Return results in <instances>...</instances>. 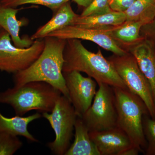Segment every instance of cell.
Listing matches in <instances>:
<instances>
[{
  "mask_svg": "<svg viewBox=\"0 0 155 155\" xmlns=\"http://www.w3.org/2000/svg\"><path fill=\"white\" fill-rule=\"evenodd\" d=\"M44 40V48L38 58L26 69L14 73V86H22L31 81H43L59 90L69 99L63 72L67 40L50 36Z\"/></svg>",
  "mask_w": 155,
  "mask_h": 155,
  "instance_id": "cell-1",
  "label": "cell"
},
{
  "mask_svg": "<svg viewBox=\"0 0 155 155\" xmlns=\"http://www.w3.org/2000/svg\"><path fill=\"white\" fill-rule=\"evenodd\" d=\"M64 56L63 72H84L98 84H106L113 87L127 89L112 62L104 58L101 50L92 52L85 48L80 40L70 39L67 40Z\"/></svg>",
  "mask_w": 155,
  "mask_h": 155,
  "instance_id": "cell-2",
  "label": "cell"
},
{
  "mask_svg": "<svg viewBox=\"0 0 155 155\" xmlns=\"http://www.w3.org/2000/svg\"><path fill=\"white\" fill-rule=\"evenodd\" d=\"M61 92L43 81H31L22 86L0 92V104L11 106L18 116L36 110L40 113H51Z\"/></svg>",
  "mask_w": 155,
  "mask_h": 155,
  "instance_id": "cell-3",
  "label": "cell"
},
{
  "mask_svg": "<svg viewBox=\"0 0 155 155\" xmlns=\"http://www.w3.org/2000/svg\"><path fill=\"white\" fill-rule=\"evenodd\" d=\"M117 118L116 127L124 131L134 146L144 153L147 141L144 134L143 119L149 114L145 104L138 96L127 89L113 87Z\"/></svg>",
  "mask_w": 155,
  "mask_h": 155,
  "instance_id": "cell-4",
  "label": "cell"
},
{
  "mask_svg": "<svg viewBox=\"0 0 155 155\" xmlns=\"http://www.w3.org/2000/svg\"><path fill=\"white\" fill-rule=\"evenodd\" d=\"M53 128L55 138L48 143L52 152L57 155H65L70 146L78 114L69 98L61 95L56 101L52 111L42 113Z\"/></svg>",
  "mask_w": 155,
  "mask_h": 155,
  "instance_id": "cell-5",
  "label": "cell"
},
{
  "mask_svg": "<svg viewBox=\"0 0 155 155\" xmlns=\"http://www.w3.org/2000/svg\"><path fill=\"white\" fill-rule=\"evenodd\" d=\"M108 59L128 90L143 101L151 118L155 119V103L150 86L133 55L130 53L123 56L114 54Z\"/></svg>",
  "mask_w": 155,
  "mask_h": 155,
  "instance_id": "cell-6",
  "label": "cell"
},
{
  "mask_svg": "<svg viewBox=\"0 0 155 155\" xmlns=\"http://www.w3.org/2000/svg\"><path fill=\"white\" fill-rule=\"evenodd\" d=\"M98 85L91 105L79 117L89 132L116 127L117 114L113 87L106 84Z\"/></svg>",
  "mask_w": 155,
  "mask_h": 155,
  "instance_id": "cell-7",
  "label": "cell"
},
{
  "mask_svg": "<svg viewBox=\"0 0 155 155\" xmlns=\"http://www.w3.org/2000/svg\"><path fill=\"white\" fill-rule=\"evenodd\" d=\"M11 40L6 31H0V71L14 74L26 69L36 61L43 51L45 42L39 39L29 47L19 48L12 45Z\"/></svg>",
  "mask_w": 155,
  "mask_h": 155,
  "instance_id": "cell-8",
  "label": "cell"
},
{
  "mask_svg": "<svg viewBox=\"0 0 155 155\" xmlns=\"http://www.w3.org/2000/svg\"><path fill=\"white\" fill-rule=\"evenodd\" d=\"M112 27L84 28L77 25H70L60 30L53 31L47 36L54 37L65 40L77 39L89 41L96 44L104 49L114 53L116 55L126 54L127 52L121 48L112 37L111 33Z\"/></svg>",
  "mask_w": 155,
  "mask_h": 155,
  "instance_id": "cell-9",
  "label": "cell"
},
{
  "mask_svg": "<svg viewBox=\"0 0 155 155\" xmlns=\"http://www.w3.org/2000/svg\"><path fill=\"white\" fill-rule=\"evenodd\" d=\"M69 99L78 117L85 113L91 105L97 91L96 81L84 77L80 72H63Z\"/></svg>",
  "mask_w": 155,
  "mask_h": 155,
  "instance_id": "cell-10",
  "label": "cell"
},
{
  "mask_svg": "<svg viewBox=\"0 0 155 155\" xmlns=\"http://www.w3.org/2000/svg\"><path fill=\"white\" fill-rule=\"evenodd\" d=\"M89 135L101 155H121L125 150L134 147L126 134L117 127L89 132Z\"/></svg>",
  "mask_w": 155,
  "mask_h": 155,
  "instance_id": "cell-11",
  "label": "cell"
},
{
  "mask_svg": "<svg viewBox=\"0 0 155 155\" xmlns=\"http://www.w3.org/2000/svg\"><path fill=\"white\" fill-rule=\"evenodd\" d=\"M130 53L149 83L155 103V51L152 43L144 39L133 46Z\"/></svg>",
  "mask_w": 155,
  "mask_h": 155,
  "instance_id": "cell-12",
  "label": "cell"
},
{
  "mask_svg": "<svg viewBox=\"0 0 155 155\" xmlns=\"http://www.w3.org/2000/svg\"><path fill=\"white\" fill-rule=\"evenodd\" d=\"M19 9L4 6L0 3V27L6 31L11 36L15 46L19 48L29 47L34 40L28 38H22L19 36L20 28L25 21L17 19Z\"/></svg>",
  "mask_w": 155,
  "mask_h": 155,
  "instance_id": "cell-13",
  "label": "cell"
},
{
  "mask_svg": "<svg viewBox=\"0 0 155 155\" xmlns=\"http://www.w3.org/2000/svg\"><path fill=\"white\" fill-rule=\"evenodd\" d=\"M78 16L72 10L69 2L65 3L56 11L52 18L39 28L30 38L33 40L44 38L53 31L72 25Z\"/></svg>",
  "mask_w": 155,
  "mask_h": 155,
  "instance_id": "cell-14",
  "label": "cell"
},
{
  "mask_svg": "<svg viewBox=\"0 0 155 155\" xmlns=\"http://www.w3.org/2000/svg\"><path fill=\"white\" fill-rule=\"evenodd\" d=\"M42 116L40 113H37L28 116H18L8 118L0 112V132H5L11 135L25 137L29 141L37 142L35 138L28 130V125L34 120L39 119Z\"/></svg>",
  "mask_w": 155,
  "mask_h": 155,
  "instance_id": "cell-15",
  "label": "cell"
},
{
  "mask_svg": "<svg viewBox=\"0 0 155 155\" xmlns=\"http://www.w3.org/2000/svg\"><path fill=\"white\" fill-rule=\"evenodd\" d=\"M74 130L75 139L65 155H101L80 117H78L76 119Z\"/></svg>",
  "mask_w": 155,
  "mask_h": 155,
  "instance_id": "cell-16",
  "label": "cell"
},
{
  "mask_svg": "<svg viewBox=\"0 0 155 155\" xmlns=\"http://www.w3.org/2000/svg\"><path fill=\"white\" fill-rule=\"evenodd\" d=\"M126 20L125 13L112 11L106 14L87 17L79 15L72 25L84 28H103L118 26Z\"/></svg>",
  "mask_w": 155,
  "mask_h": 155,
  "instance_id": "cell-17",
  "label": "cell"
},
{
  "mask_svg": "<svg viewBox=\"0 0 155 155\" xmlns=\"http://www.w3.org/2000/svg\"><path fill=\"white\" fill-rule=\"evenodd\" d=\"M145 25L142 21L126 20L121 25L111 27V35L120 47L122 44L134 45L144 39L140 38V32Z\"/></svg>",
  "mask_w": 155,
  "mask_h": 155,
  "instance_id": "cell-18",
  "label": "cell"
},
{
  "mask_svg": "<svg viewBox=\"0 0 155 155\" xmlns=\"http://www.w3.org/2000/svg\"><path fill=\"white\" fill-rule=\"evenodd\" d=\"M124 13L126 21H142L146 25L154 18L155 0H136Z\"/></svg>",
  "mask_w": 155,
  "mask_h": 155,
  "instance_id": "cell-19",
  "label": "cell"
},
{
  "mask_svg": "<svg viewBox=\"0 0 155 155\" xmlns=\"http://www.w3.org/2000/svg\"><path fill=\"white\" fill-rule=\"evenodd\" d=\"M71 0H0L4 6L16 8L22 5L32 4L47 7L55 12L62 5Z\"/></svg>",
  "mask_w": 155,
  "mask_h": 155,
  "instance_id": "cell-20",
  "label": "cell"
},
{
  "mask_svg": "<svg viewBox=\"0 0 155 155\" xmlns=\"http://www.w3.org/2000/svg\"><path fill=\"white\" fill-rule=\"evenodd\" d=\"M143 125L147 141L145 154L155 155V119H152L149 114L145 115L143 119Z\"/></svg>",
  "mask_w": 155,
  "mask_h": 155,
  "instance_id": "cell-21",
  "label": "cell"
},
{
  "mask_svg": "<svg viewBox=\"0 0 155 155\" xmlns=\"http://www.w3.org/2000/svg\"><path fill=\"white\" fill-rule=\"evenodd\" d=\"M17 136L0 132V155H12L22 146Z\"/></svg>",
  "mask_w": 155,
  "mask_h": 155,
  "instance_id": "cell-22",
  "label": "cell"
},
{
  "mask_svg": "<svg viewBox=\"0 0 155 155\" xmlns=\"http://www.w3.org/2000/svg\"><path fill=\"white\" fill-rule=\"evenodd\" d=\"M110 0H94L82 12L81 17L104 14L112 11L110 7Z\"/></svg>",
  "mask_w": 155,
  "mask_h": 155,
  "instance_id": "cell-23",
  "label": "cell"
},
{
  "mask_svg": "<svg viewBox=\"0 0 155 155\" xmlns=\"http://www.w3.org/2000/svg\"><path fill=\"white\" fill-rule=\"evenodd\" d=\"M136 0H110V7L112 11L124 12L133 5Z\"/></svg>",
  "mask_w": 155,
  "mask_h": 155,
  "instance_id": "cell-24",
  "label": "cell"
},
{
  "mask_svg": "<svg viewBox=\"0 0 155 155\" xmlns=\"http://www.w3.org/2000/svg\"><path fill=\"white\" fill-rule=\"evenodd\" d=\"M143 27L146 28V32L155 39V16L152 21Z\"/></svg>",
  "mask_w": 155,
  "mask_h": 155,
  "instance_id": "cell-25",
  "label": "cell"
},
{
  "mask_svg": "<svg viewBox=\"0 0 155 155\" xmlns=\"http://www.w3.org/2000/svg\"><path fill=\"white\" fill-rule=\"evenodd\" d=\"M140 152L138 149L134 147H131L124 151L121 155H137Z\"/></svg>",
  "mask_w": 155,
  "mask_h": 155,
  "instance_id": "cell-26",
  "label": "cell"
},
{
  "mask_svg": "<svg viewBox=\"0 0 155 155\" xmlns=\"http://www.w3.org/2000/svg\"><path fill=\"white\" fill-rule=\"evenodd\" d=\"M78 5L86 8L94 0H72Z\"/></svg>",
  "mask_w": 155,
  "mask_h": 155,
  "instance_id": "cell-27",
  "label": "cell"
},
{
  "mask_svg": "<svg viewBox=\"0 0 155 155\" xmlns=\"http://www.w3.org/2000/svg\"><path fill=\"white\" fill-rule=\"evenodd\" d=\"M1 28H1V27H0V29H1Z\"/></svg>",
  "mask_w": 155,
  "mask_h": 155,
  "instance_id": "cell-28",
  "label": "cell"
}]
</instances>
